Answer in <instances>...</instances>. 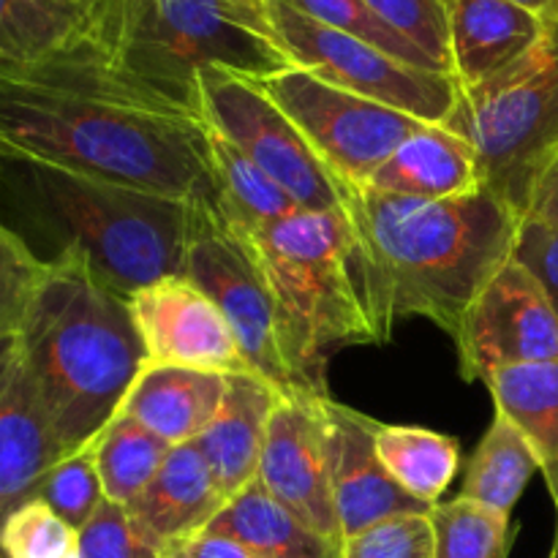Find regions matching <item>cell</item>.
<instances>
[{"mask_svg": "<svg viewBox=\"0 0 558 558\" xmlns=\"http://www.w3.org/2000/svg\"><path fill=\"white\" fill-rule=\"evenodd\" d=\"M90 0H0V60L33 63L82 36Z\"/></svg>", "mask_w": 558, "mask_h": 558, "instance_id": "27", "label": "cell"}, {"mask_svg": "<svg viewBox=\"0 0 558 558\" xmlns=\"http://www.w3.org/2000/svg\"><path fill=\"white\" fill-rule=\"evenodd\" d=\"M207 532L234 539L262 558H341V543L305 526L259 480L232 496Z\"/></svg>", "mask_w": 558, "mask_h": 558, "instance_id": "22", "label": "cell"}, {"mask_svg": "<svg viewBox=\"0 0 558 558\" xmlns=\"http://www.w3.org/2000/svg\"><path fill=\"white\" fill-rule=\"evenodd\" d=\"M227 501L207 458L196 441H189L172 447L153 483L131 501L129 510L167 554L169 545L207 532Z\"/></svg>", "mask_w": 558, "mask_h": 558, "instance_id": "18", "label": "cell"}, {"mask_svg": "<svg viewBox=\"0 0 558 558\" xmlns=\"http://www.w3.org/2000/svg\"><path fill=\"white\" fill-rule=\"evenodd\" d=\"M341 558H436V529L430 512L387 518L343 539Z\"/></svg>", "mask_w": 558, "mask_h": 558, "instance_id": "35", "label": "cell"}, {"mask_svg": "<svg viewBox=\"0 0 558 558\" xmlns=\"http://www.w3.org/2000/svg\"><path fill=\"white\" fill-rule=\"evenodd\" d=\"M44 501L69 523L71 529L80 532L93 512L98 510L107 496H104L101 477H98L96 466V447L93 441L82 450L71 452L63 461L54 463L52 472L44 477L41 490H38Z\"/></svg>", "mask_w": 558, "mask_h": 558, "instance_id": "32", "label": "cell"}, {"mask_svg": "<svg viewBox=\"0 0 558 558\" xmlns=\"http://www.w3.org/2000/svg\"><path fill=\"white\" fill-rule=\"evenodd\" d=\"M194 109L207 129L240 147L303 210L343 207V185L256 80L221 69L202 71Z\"/></svg>", "mask_w": 558, "mask_h": 558, "instance_id": "9", "label": "cell"}, {"mask_svg": "<svg viewBox=\"0 0 558 558\" xmlns=\"http://www.w3.org/2000/svg\"><path fill=\"white\" fill-rule=\"evenodd\" d=\"M379 20L407 41L423 49L445 74H450V31L445 0H365Z\"/></svg>", "mask_w": 558, "mask_h": 558, "instance_id": "36", "label": "cell"}, {"mask_svg": "<svg viewBox=\"0 0 558 558\" xmlns=\"http://www.w3.org/2000/svg\"><path fill=\"white\" fill-rule=\"evenodd\" d=\"M267 3L90 0L87 38L123 80L194 109L202 71L221 69L262 82L292 69V58L272 31Z\"/></svg>", "mask_w": 558, "mask_h": 558, "instance_id": "6", "label": "cell"}, {"mask_svg": "<svg viewBox=\"0 0 558 558\" xmlns=\"http://www.w3.org/2000/svg\"><path fill=\"white\" fill-rule=\"evenodd\" d=\"M147 365L240 374L251 371L210 294L185 276H167L129 294Z\"/></svg>", "mask_w": 558, "mask_h": 558, "instance_id": "14", "label": "cell"}, {"mask_svg": "<svg viewBox=\"0 0 558 558\" xmlns=\"http://www.w3.org/2000/svg\"><path fill=\"white\" fill-rule=\"evenodd\" d=\"M430 521L436 529V558H507L515 537L510 518L463 496L434 505Z\"/></svg>", "mask_w": 558, "mask_h": 558, "instance_id": "29", "label": "cell"}, {"mask_svg": "<svg viewBox=\"0 0 558 558\" xmlns=\"http://www.w3.org/2000/svg\"><path fill=\"white\" fill-rule=\"evenodd\" d=\"M163 558H262L245 545L234 543V539L221 537V534L202 532L196 537L183 539V543L169 545Z\"/></svg>", "mask_w": 558, "mask_h": 558, "instance_id": "38", "label": "cell"}, {"mask_svg": "<svg viewBox=\"0 0 558 558\" xmlns=\"http://www.w3.org/2000/svg\"><path fill=\"white\" fill-rule=\"evenodd\" d=\"M512 3L537 14L545 25H558V0H512Z\"/></svg>", "mask_w": 558, "mask_h": 558, "instance_id": "40", "label": "cell"}, {"mask_svg": "<svg viewBox=\"0 0 558 558\" xmlns=\"http://www.w3.org/2000/svg\"><path fill=\"white\" fill-rule=\"evenodd\" d=\"M47 262L0 221V338L20 336Z\"/></svg>", "mask_w": 558, "mask_h": 558, "instance_id": "33", "label": "cell"}, {"mask_svg": "<svg viewBox=\"0 0 558 558\" xmlns=\"http://www.w3.org/2000/svg\"><path fill=\"white\" fill-rule=\"evenodd\" d=\"M232 232L265 272L294 360L316 387H322L327 352L349 343L390 341L396 319L385 287L343 207L300 210L265 227Z\"/></svg>", "mask_w": 558, "mask_h": 558, "instance_id": "5", "label": "cell"}, {"mask_svg": "<svg viewBox=\"0 0 558 558\" xmlns=\"http://www.w3.org/2000/svg\"><path fill=\"white\" fill-rule=\"evenodd\" d=\"M80 558H163V548L118 501L104 499L90 521L76 532Z\"/></svg>", "mask_w": 558, "mask_h": 558, "instance_id": "34", "label": "cell"}, {"mask_svg": "<svg viewBox=\"0 0 558 558\" xmlns=\"http://www.w3.org/2000/svg\"><path fill=\"white\" fill-rule=\"evenodd\" d=\"M319 401V392L278 396L256 480L305 526L343 545Z\"/></svg>", "mask_w": 558, "mask_h": 558, "instance_id": "13", "label": "cell"}, {"mask_svg": "<svg viewBox=\"0 0 558 558\" xmlns=\"http://www.w3.org/2000/svg\"><path fill=\"white\" fill-rule=\"evenodd\" d=\"M447 129L472 142L485 189L526 216L545 169L558 161V25H545L521 60L477 87H461Z\"/></svg>", "mask_w": 558, "mask_h": 558, "instance_id": "7", "label": "cell"}, {"mask_svg": "<svg viewBox=\"0 0 558 558\" xmlns=\"http://www.w3.org/2000/svg\"><path fill=\"white\" fill-rule=\"evenodd\" d=\"M452 341L466 381L512 365L558 360V316L532 272L507 262L458 322Z\"/></svg>", "mask_w": 558, "mask_h": 558, "instance_id": "12", "label": "cell"}, {"mask_svg": "<svg viewBox=\"0 0 558 558\" xmlns=\"http://www.w3.org/2000/svg\"><path fill=\"white\" fill-rule=\"evenodd\" d=\"M267 11L292 63L343 90L401 109L423 123H447L461 98V85L452 74L403 63L349 33L300 14L283 0H270Z\"/></svg>", "mask_w": 558, "mask_h": 558, "instance_id": "10", "label": "cell"}, {"mask_svg": "<svg viewBox=\"0 0 558 558\" xmlns=\"http://www.w3.org/2000/svg\"><path fill=\"white\" fill-rule=\"evenodd\" d=\"M483 385L537 456L558 510V360L501 368Z\"/></svg>", "mask_w": 558, "mask_h": 558, "instance_id": "23", "label": "cell"}, {"mask_svg": "<svg viewBox=\"0 0 558 558\" xmlns=\"http://www.w3.org/2000/svg\"><path fill=\"white\" fill-rule=\"evenodd\" d=\"M191 202L0 153V221L44 262L76 251L120 294L183 276Z\"/></svg>", "mask_w": 558, "mask_h": 558, "instance_id": "2", "label": "cell"}, {"mask_svg": "<svg viewBox=\"0 0 558 558\" xmlns=\"http://www.w3.org/2000/svg\"><path fill=\"white\" fill-rule=\"evenodd\" d=\"M183 276L205 289L213 303L221 308L254 374L270 381L281 396H292V392L325 396V390L300 371L289 347L283 316L254 254L227 227L218 207L205 205V202H196L191 207Z\"/></svg>", "mask_w": 558, "mask_h": 558, "instance_id": "8", "label": "cell"}, {"mask_svg": "<svg viewBox=\"0 0 558 558\" xmlns=\"http://www.w3.org/2000/svg\"><path fill=\"white\" fill-rule=\"evenodd\" d=\"M281 392L254 371L227 374V392L213 423L196 439L227 499L248 488L259 474L267 425Z\"/></svg>", "mask_w": 558, "mask_h": 558, "instance_id": "19", "label": "cell"}, {"mask_svg": "<svg viewBox=\"0 0 558 558\" xmlns=\"http://www.w3.org/2000/svg\"><path fill=\"white\" fill-rule=\"evenodd\" d=\"M539 472V461L521 430L496 414L474 456L469 458L461 496L474 505L510 518L526 485Z\"/></svg>", "mask_w": 558, "mask_h": 558, "instance_id": "25", "label": "cell"}, {"mask_svg": "<svg viewBox=\"0 0 558 558\" xmlns=\"http://www.w3.org/2000/svg\"><path fill=\"white\" fill-rule=\"evenodd\" d=\"M368 189L414 199H458L485 189L472 142L445 123H423L368 180Z\"/></svg>", "mask_w": 558, "mask_h": 558, "instance_id": "20", "label": "cell"}, {"mask_svg": "<svg viewBox=\"0 0 558 558\" xmlns=\"http://www.w3.org/2000/svg\"><path fill=\"white\" fill-rule=\"evenodd\" d=\"M74 554L76 529L41 496L16 507L0 526V558H69Z\"/></svg>", "mask_w": 558, "mask_h": 558, "instance_id": "31", "label": "cell"}, {"mask_svg": "<svg viewBox=\"0 0 558 558\" xmlns=\"http://www.w3.org/2000/svg\"><path fill=\"white\" fill-rule=\"evenodd\" d=\"M548 558H558V526H556V537H554V548H550Z\"/></svg>", "mask_w": 558, "mask_h": 558, "instance_id": "41", "label": "cell"}, {"mask_svg": "<svg viewBox=\"0 0 558 558\" xmlns=\"http://www.w3.org/2000/svg\"><path fill=\"white\" fill-rule=\"evenodd\" d=\"M327 461H330L332 499L343 539L374 523L409 512L428 515L434 507L401 488L376 456V420L322 396Z\"/></svg>", "mask_w": 558, "mask_h": 558, "instance_id": "15", "label": "cell"}, {"mask_svg": "<svg viewBox=\"0 0 558 558\" xmlns=\"http://www.w3.org/2000/svg\"><path fill=\"white\" fill-rule=\"evenodd\" d=\"M69 558H80V550H76V554H74V556H69Z\"/></svg>", "mask_w": 558, "mask_h": 558, "instance_id": "42", "label": "cell"}, {"mask_svg": "<svg viewBox=\"0 0 558 558\" xmlns=\"http://www.w3.org/2000/svg\"><path fill=\"white\" fill-rule=\"evenodd\" d=\"M93 447L104 496L125 507L153 483L172 452V445L125 412L114 414L112 423L93 439Z\"/></svg>", "mask_w": 558, "mask_h": 558, "instance_id": "28", "label": "cell"}, {"mask_svg": "<svg viewBox=\"0 0 558 558\" xmlns=\"http://www.w3.org/2000/svg\"><path fill=\"white\" fill-rule=\"evenodd\" d=\"M207 153L218 213L232 229L265 227L303 210L270 174L213 129H207Z\"/></svg>", "mask_w": 558, "mask_h": 558, "instance_id": "24", "label": "cell"}, {"mask_svg": "<svg viewBox=\"0 0 558 558\" xmlns=\"http://www.w3.org/2000/svg\"><path fill=\"white\" fill-rule=\"evenodd\" d=\"M283 3H289L300 14L311 16V20L322 22V25L349 33V36L360 38V41L371 44V47L392 54V58L403 60V63H412L417 69L441 71L423 49L414 47L401 33L392 31L385 20H379L376 11L365 0H283Z\"/></svg>", "mask_w": 558, "mask_h": 558, "instance_id": "30", "label": "cell"}, {"mask_svg": "<svg viewBox=\"0 0 558 558\" xmlns=\"http://www.w3.org/2000/svg\"><path fill=\"white\" fill-rule=\"evenodd\" d=\"M227 392V374L180 365H147L120 412L140 420L167 445H189L213 423Z\"/></svg>", "mask_w": 558, "mask_h": 558, "instance_id": "21", "label": "cell"}, {"mask_svg": "<svg viewBox=\"0 0 558 558\" xmlns=\"http://www.w3.org/2000/svg\"><path fill=\"white\" fill-rule=\"evenodd\" d=\"M0 153L218 207L205 120L109 69L87 27L41 60H0Z\"/></svg>", "mask_w": 558, "mask_h": 558, "instance_id": "1", "label": "cell"}, {"mask_svg": "<svg viewBox=\"0 0 558 558\" xmlns=\"http://www.w3.org/2000/svg\"><path fill=\"white\" fill-rule=\"evenodd\" d=\"M512 259L532 272L558 316V229L534 218H521Z\"/></svg>", "mask_w": 558, "mask_h": 558, "instance_id": "37", "label": "cell"}, {"mask_svg": "<svg viewBox=\"0 0 558 558\" xmlns=\"http://www.w3.org/2000/svg\"><path fill=\"white\" fill-rule=\"evenodd\" d=\"M523 218H534V221H543L558 229V161L545 169L543 178L537 180Z\"/></svg>", "mask_w": 558, "mask_h": 558, "instance_id": "39", "label": "cell"}, {"mask_svg": "<svg viewBox=\"0 0 558 558\" xmlns=\"http://www.w3.org/2000/svg\"><path fill=\"white\" fill-rule=\"evenodd\" d=\"M450 31V74L461 87H477L521 60L545 22L512 0H445Z\"/></svg>", "mask_w": 558, "mask_h": 558, "instance_id": "17", "label": "cell"}, {"mask_svg": "<svg viewBox=\"0 0 558 558\" xmlns=\"http://www.w3.org/2000/svg\"><path fill=\"white\" fill-rule=\"evenodd\" d=\"M376 456L407 494L439 505L461 463L456 439L417 425H376Z\"/></svg>", "mask_w": 558, "mask_h": 558, "instance_id": "26", "label": "cell"}, {"mask_svg": "<svg viewBox=\"0 0 558 558\" xmlns=\"http://www.w3.org/2000/svg\"><path fill=\"white\" fill-rule=\"evenodd\" d=\"M343 210L365 240L392 319L423 316L456 332L480 289L512 259L521 213L490 189L458 199H414L343 189Z\"/></svg>", "mask_w": 558, "mask_h": 558, "instance_id": "3", "label": "cell"}, {"mask_svg": "<svg viewBox=\"0 0 558 558\" xmlns=\"http://www.w3.org/2000/svg\"><path fill=\"white\" fill-rule=\"evenodd\" d=\"M20 343L65 456L112 423L147 368L129 298L76 251L44 265Z\"/></svg>", "mask_w": 558, "mask_h": 558, "instance_id": "4", "label": "cell"}, {"mask_svg": "<svg viewBox=\"0 0 558 558\" xmlns=\"http://www.w3.org/2000/svg\"><path fill=\"white\" fill-rule=\"evenodd\" d=\"M343 189H363L423 120L292 69L259 82Z\"/></svg>", "mask_w": 558, "mask_h": 558, "instance_id": "11", "label": "cell"}, {"mask_svg": "<svg viewBox=\"0 0 558 558\" xmlns=\"http://www.w3.org/2000/svg\"><path fill=\"white\" fill-rule=\"evenodd\" d=\"M63 458L20 336L0 338V526L16 507L36 499Z\"/></svg>", "mask_w": 558, "mask_h": 558, "instance_id": "16", "label": "cell"}]
</instances>
